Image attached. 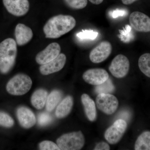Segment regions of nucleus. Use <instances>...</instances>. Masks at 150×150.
<instances>
[{"instance_id":"obj_16","label":"nucleus","mask_w":150,"mask_h":150,"mask_svg":"<svg viewBox=\"0 0 150 150\" xmlns=\"http://www.w3.org/2000/svg\"><path fill=\"white\" fill-rule=\"evenodd\" d=\"M81 100L88 119L93 122L97 118L96 106L94 101L87 94H83L81 96Z\"/></svg>"},{"instance_id":"obj_27","label":"nucleus","mask_w":150,"mask_h":150,"mask_svg":"<svg viewBox=\"0 0 150 150\" xmlns=\"http://www.w3.org/2000/svg\"><path fill=\"white\" fill-rule=\"evenodd\" d=\"M52 117L46 112L40 113L38 116V123L40 126H46L52 121Z\"/></svg>"},{"instance_id":"obj_7","label":"nucleus","mask_w":150,"mask_h":150,"mask_svg":"<svg viewBox=\"0 0 150 150\" xmlns=\"http://www.w3.org/2000/svg\"><path fill=\"white\" fill-rule=\"evenodd\" d=\"M130 69L129 59L124 55L119 54L112 60L109 70L113 76L121 79L126 76Z\"/></svg>"},{"instance_id":"obj_30","label":"nucleus","mask_w":150,"mask_h":150,"mask_svg":"<svg viewBox=\"0 0 150 150\" xmlns=\"http://www.w3.org/2000/svg\"><path fill=\"white\" fill-rule=\"evenodd\" d=\"M126 13V11L117 10L114 11L112 13V17L115 18L119 16H123Z\"/></svg>"},{"instance_id":"obj_24","label":"nucleus","mask_w":150,"mask_h":150,"mask_svg":"<svg viewBox=\"0 0 150 150\" xmlns=\"http://www.w3.org/2000/svg\"><path fill=\"white\" fill-rule=\"evenodd\" d=\"M69 7L74 9H81L87 5V0H64Z\"/></svg>"},{"instance_id":"obj_21","label":"nucleus","mask_w":150,"mask_h":150,"mask_svg":"<svg viewBox=\"0 0 150 150\" xmlns=\"http://www.w3.org/2000/svg\"><path fill=\"white\" fill-rule=\"evenodd\" d=\"M139 67L144 74L150 78V54H143L139 59Z\"/></svg>"},{"instance_id":"obj_6","label":"nucleus","mask_w":150,"mask_h":150,"mask_svg":"<svg viewBox=\"0 0 150 150\" xmlns=\"http://www.w3.org/2000/svg\"><path fill=\"white\" fill-rule=\"evenodd\" d=\"M96 103L100 110L107 115H112L118 108V101L110 93H100L96 98Z\"/></svg>"},{"instance_id":"obj_5","label":"nucleus","mask_w":150,"mask_h":150,"mask_svg":"<svg viewBox=\"0 0 150 150\" xmlns=\"http://www.w3.org/2000/svg\"><path fill=\"white\" fill-rule=\"evenodd\" d=\"M127 128L126 121L118 119L105 131V138L110 144H115L121 140Z\"/></svg>"},{"instance_id":"obj_4","label":"nucleus","mask_w":150,"mask_h":150,"mask_svg":"<svg viewBox=\"0 0 150 150\" xmlns=\"http://www.w3.org/2000/svg\"><path fill=\"white\" fill-rule=\"evenodd\" d=\"M84 136L81 131L64 134L57 139L56 143L62 150H79L85 144Z\"/></svg>"},{"instance_id":"obj_32","label":"nucleus","mask_w":150,"mask_h":150,"mask_svg":"<svg viewBox=\"0 0 150 150\" xmlns=\"http://www.w3.org/2000/svg\"><path fill=\"white\" fill-rule=\"evenodd\" d=\"M89 1L93 4L99 5L103 2V0H89Z\"/></svg>"},{"instance_id":"obj_22","label":"nucleus","mask_w":150,"mask_h":150,"mask_svg":"<svg viewBox=\"0 0 150 150\" xmlns=\"http://www.w3.org/2000/svg\"><path fill=\"white\" fill-rule=\"evenodd\" d=\"M115 90V87L112 83V81L108 78L107 81L99 85L96 86L95 91L96 93H110Z\"/></svg>"},{"instance_id":"obj_8","label":"nucleus","mask_w":150,"mask_h":150,"mask_svg":"<svg viewBox=\"0 0 150 150\" xmlns=\"http://www.w3.org/2000/svg\"><path fill=\"white\" fill-rule=\"evenodd\" d=\"M129 23L136 31L150 32V18L144 13L139 11L132 13L129 17Z\"/></svg>"},{"instance_id":"obj_2","label":"nucleus","mask_w":150,"mask_h":150,"mask_svg":"<svg viewBox=\"0 0 150 150\" xmlns=\"http://www.w3.org/2000/svg\"><path fill=\"white\" fill-rule=\"evenodd\" d=\"M16 41L12 38L5 39L0 43V72L8 74L13 69L17 54Z\"/></svg>"},{"instance_id":"obj_12","label":"nucleus","mask_w":150,"mask_h":150,"mask_svg":"<svg viewBox=\"0 0 150 150\" xmlns=\"http://www.w3.org/2000/svg\"><path fill=\"white\" fill-rule=\"evenodd\" d=\"M83 78L85 81L89 84L97 86L107 81L109 78V74L103 69H92L83 73Z\"/></svg>"},{"instance_id":"obj_17","label":"nucleus","mask_w":150,"mask_h":150,"mask_svg":"<svg viewBox=\"0 0 150 150\" xmlns=\"http://www.w3.org/2000/svg\"><path fill=\"white\" fill-rule=\"evenodd\" d=\"M74 100L72 97L68 96L60 102L56 108L55 114L59 118H65L72 109Z\"/></svg>"},{"instance_id":"obj_11","label":"nucleus","mask_w":150,"mask_h":150,"mask_svg":"<svg viewBox=\"0 0 150 150\" xmlns=\"http://www.w3.org/2000/svg\"><path fill=\"white\" fill-rule=\"evenodd\" d=\"M60 51L61 46L59 43H51L37 54L35 61L39 64H45L56 59L60 54Z\"/></svg>"},{"instance_id":"obj_26","label":"nucleus","mask_w":150,"mask_h":150,"mask_svg":"<svg viewBox=\"0 0 150 150\" xmlns=\"http://www.w3.org/2000/svg\"><path fill=\"white\" fill-rule=\"evenodd\" d=\"M40 150H60L58 145L54 142L49 141H44L40 142L39 144Z\"/></svg>"},{"instance_id":"obj_13","label":"nucleus","mask_w":150,"mask_h":150,"mask_svg":"<svg viewBox=\"0 0 150 150\" xmlns=\"http://www.w3.org/2000/svg\"><path fill=\"white\" fill-rule=\"evenodd\" d=\"M66 61V55L64 54H60L56 59L51 62L41 65L39 68L40 73L43 75H48L57 72L64 68Z\"/></svg>"},{"instance_id":"obj_18","label":"nucleus","mask_w":150,"mask_h":150,"mask_svg":"<svg viewBox=\"0 0 150 150\" xmlns=\"http://www.w3.org/2000/svg\"><path fill=\"white\" fill-rule=\"evenodd\" d=\"M48 96V92L46 90L43 89L36 90L31 97L32 105L38 110L42 109L46 104Z\"/></svg>"},{"instance_id":"obj_25","label":"nucleus","mask_w":150,"mask_h":150,"mask_svg":"<svg viewBox=\"0 0 150 150\" xmlns=\"http://www.w3.org/2000/svg\"><path fill=\"white\" fill-rule=\"evenodd\" d=\"M77 36L79 38L82 39H91L94 40L98 35V33L95 32L93 30H83L81 32L78 33Z\"/></svg>"},{"instance_id":"obj_9","label":"nucleus","mask_w":150,"mask_h":150,"mask_svg":"<svg viewBox=\"0 0 150 150\" xmlns=\"http://www.w3.org/2000/svg\"><path fill=\"white\" fill-rule=\"evenodd\" d=\"M112 50V45L110 42L108 41H102L90 52V59L95 64L101 63L109 57Z\"/></svg>"},{"instance_id":"obj_28","label":"nucleus","mask_w":150,"mask_h":150,"mask_svg":"<svg viewBox=\"0 0 150 150\" xmlns=\"http://www.w3.org/2000/svg\"><path fill=\"white\" fill-rule=\"evenodd\" d=\"M110 149V146L106 142H99L96 146L94 149V150H109Z\"/></svg>"},{"instance_id":"obj_10","label":"nucleus","mask_w":150,"mask_h":150,"mask_svg":"<svg viewBox=\"0 0 150 150\" xmlns=\"http://www.w3.org/2000/svg\"><path fill=\"white\" fill-rule=\"evenodd\" d=\"M8 11L14 16H23L29 9L28 0H3Z\"/></svg>"},{"instance_id":"obj_20","label":"nucleus","mask_w":150,"mask_h":150,"mask_svg":"<svg viewBox=\"0 0 150 150\" xmlns=\"http://www.w3.org/2000/svg\"><path fill=\"white\" fill-rule=\"evenodd\" d=\"M134 149L136 150H150V131H144L138 137Z\"/></svg>"},{"instance_id":"obj_15","label":"nucleus","mask_w":150,"mask_h":150,"mask_svg":"<svg viewBox=\"0 0 150 150\" xmlns=\"http://www.w3.org/2000/svg\"><path fill=\"white\" fill-rule=\"evenodd\" d=\"M15 36L17 44L19 46H22L31 40L33 33L30 28L25 25L19 23L15 28Z\"/></svg>"},{"instance_id":"obj_14","label":"nucleus","mask_w":150,"mask_h":150,"mask_svg":"<svg viewBox=\"0 0 150 150\" xmlns=\"http://www.w3.org/2000/svg\"><path fill=\"white\" fill-rule=\"evenodd\" d=\"M16 116L21 126L25 129L31 128L36 123L35 114L30 109L25 106H20L17 108Z\"/></svg>"},{"instance_id":"obj_19","label":"nucleus","mask_w":150,"mask_h":150,"mask_svg":"<svg viewBox=\"0 0 150 150\" xmlns=\"http://www.w3.org/2000/svg\"><path fill=\"white\" fill-rule=\"evenodd\" d=\"M62 97V92L59 90H54L47 97L46 106L48 112H51L58 105Z\"/></svg>"},{"instance_id":"obj_3","label":"nucleus","mask_w":150,"mask_h":150,"mask_svg":"<svg viewBox=\"0 0 150 150\" xmlns=\"http://www.w3.org/2000/svg\"><path fill=\"white\" fill-rule=\"evenodd\" d=\"M32 86V81L29 76L19 74L11 78L6 86L9 93L13 96H22L27 93Z\"/></svg>"},{"instance_id":"obj_23","label":"nucleus","mask_w":150,"mask_h":150,"mask_svg":"<svg viewBox=\"0 0 150 150\" xmlns=\"http://www.w3.org/2000/svg\"><path fill=\"white\" fill-rule=\"evenodd\" d=\"M14 124V121L10 115L6 112L0 111V126L10 128L13 127Z\"/></svg>"},{"instance_id":"obj_1","label":"nucleus","mask_w":150,"mask_h":150,"mask_svg":"<svg viewBox=\"0 0 150 150\" xmlns=\"http://www.w3.org/2000/svg\"><path fill=\"white\" fill-rule=\"evenodd\" d=\"M76 25V19L73 16L59 15L48 20L43 27V32L46 38H59L70 32Z\"/></svg>"},{"instance_id":"obj_31","label":"nucleus","mask_w":150,"mask_h":150,"mask_svg":"<svg viewBox=\"0 0 150 150\" xmlns=\"http://www.w3.org/2000/svg\"><path fill=\"white\" fill-rule=\"evenodd\" d=\"M122 3L125 5H129L133 4L138 0H121Z\"/></svg>"},{"instance_id":"obj_29","label":"nucleus","mask_w":150,"mask_h":150,"mask_svg":"<svg viewBox=\"0 0 150 150\" xmlns=\"http://www.w3.org/2000/svg\"><path fill=\"white\" fill-rule=\"evenodd\" d=\"M118 118L119 119H123L126 122L129 121L131 118V114L128 110H123L119 113Z\"/></svg>"}]
</instances>
